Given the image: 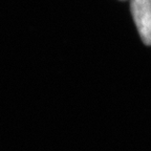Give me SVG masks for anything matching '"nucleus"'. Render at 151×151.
I'll return each mask as SVG.
<instances>
[{"label":"nucleus","mask_w":151,"mask_h":151,"mask_svg":"<svg viewBox=\"0 0 151 151\" xmlns=\"http://www.w3.org/2000/svg\"><path fill=\"white\" fill-rule=\"evenodd\" d=\"M130 9L142 41L151 45V0H131Z\"/></svg>","instance_id":"nucleus-1"}]
</instances>
